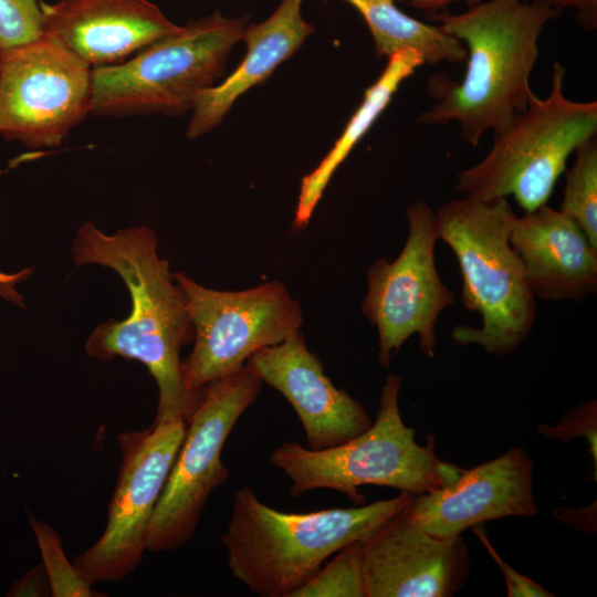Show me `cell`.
I'll list each match as a JSON object with an SVG mask.
<instances>
[{
	"label": "cell",
	"instance_id": "22",
	"mask_svg": "<svg viewBox=\"0 0 597 597\" xmlns=\"http://www.w3.org/2000/svg\"><path fill=\"white\" fill-rule=\"evenodd\" d=\"M292 597H366L359 541L335 553Z\"/></svg>",
	"mask_w": 597,
	"mask_h": 597
},
{
	"label": "cell",
	"instance_id": "16",
	"mask_svg": "<svg viewBox=\"0 0 597 597\" xmlns=\"http://www.w3.org/2000/svg\"><path fill=\"white\" fill-rule=\"evenodd\" d=\"M40 4L44 33L91 66L115 64L180 29L148 0H60Z\"/></svg>",
	"mask_w": 597,
	"mask_h": 597
},
{
	"label": "cell",
	"instance_id": "23",
	"mask_svg": "<svg viewBox=\"0 0 597 597\" xmlns=\"http://www.w3.org/2000/svg\"><path fill=\"white\" fill-rule=\"evenodd\" d=\"M42 561L45 568L51 596L53 597H102L105 596L92 588L81 577L72 563L66 558L60 535L50 525L30 516Z\"/></svg>",
	"mask_w": 597,
	"mask_h": 597
},
{
	"label": "cell",
	"instance_id": "14",
	"mask_svg": "<svg viewBox=\"0 0 597 597\" xmlns=\"http://www.w3.org/2000/svg\"><path fill=\"white\" fill-rule=\"evenodd\" d=\"M533 461L515 447L462 473L451 483L413 495L407 512L439 538H453L483 522L506 516H534Z\"/></svg>",
	"mask_w": 597,
	"mask_h": 597
},
{
	"label": "cell",
	"instance_id": "10",
	"mask_svg": "<svg viewBox=\"0 0 597 597\" xmlns=\"http://www.w3.org/2000/svg\"><path fill=\"white\" fill-rule=\"evenodd\" d=\"M92 66L43 34L0 51V134L30 148L54 147L91 114Z\"/></svg>",
	"mask_w": 597,
	"mask_h": 597
},
{
	"label": "cell",
	"instance_id": "6",
	"mask_svg": "<svg viewBox=\"0 0 597 597\" xmlns=\"http://www.w3.org/2000/svg\"><path fill=\"white\" fill-rule=\"evenodd\" d=\"M566 67L553 64L549 94L534 95L478 164L460 170L454 189L465 197L492 200L512 196L525 212L549 200L567 160L597 134V102H576L563 93Z\"/></svg>",
	"mask_w": 597,
	"mask_h": 597
},
{
	"label": "cell",
	"instance_id": "28",
	"mask_svg": "<svg viewBox=\"0 0 597 597\" xmlns=\"http://www.w3.org/2000/svg\"><path fill=\"white\" fill-rule=\"evenodd\" d=\"M557 10L564 8L574 9L575 19L585 31H594L597 28V0H548Z\"/></svg>",
	"mask_w": 597,
	"mask_h": 597
},
{
	"label": "cell",
	"instance_id": "1",
	"mask_svg": "<svg viewBox=\"0 0 597 597\" xmlns=\"http://www.w3.org/2000/svg\"><path fill=\"white\" fill-rule=\"evenodd\" d=\"M72 253L75 265L100 264L115 271L132 300L126 318L108 320L92 332L86 353L103 362L121 356L143 363L158 387L154 421L187 423L200 391L185 385L180 350L193 341L195 331L185 294L167 260L158 256L154 231L132 227L106 234L86 222L76 231Z\"/></svg>",
	"mask_w": 597,
	"mask_h": 597
},
{
	"label": "cell",
	"instance_id": "18",
	"mask_svg": "<svg viewBox=\"0 0 597 597\" xmlns=\"http://www.w3.org/2000/svg\"><path fill=\"white\" fill-rule=\"evenodd\" d=\"M303 1L282 0L266 20L247 27L242 36L245 56L223 82L197 95L187 137L196 138L216 127L238 97L270 76L314 32L302 17Z\"/></svg>",
	"mask_w": 597,
	"mask_h": 597
},
{
	"label": "cell",
	"instance_id": "13",
	"mask_svg": "<svg viewBox=\"0 0 597 597\" xmlns=\"http://www.w3.org/2000/svg\"><path fill=\"white\" fill-rule=\"evenodd\" d=\"M406 509L359 541L366 597L454 596L470 574L467 543L433 536Z\"/></svg>",
	"mask_w": 597,
	"mask_h": 597
},
{
	"label": "cell",
	"instance_id": "25",
	"mask_svg": "<svg viewBox=\"0 0 597 597\" xmlns=\"http://www.w3.org/2000/svg\"><path fill=\"white\" fill-rule=\"evenodd\" d=\"M537 432L553 440L568 442L578 437H585L597 468V405L596 400H588L568 410L555 426L541 425Z\"/></svg>",
	"mask_w": 597,
	"mask_h": 597
},
{
	"label": "cell",
	"instance_id": "9",
	"mask_svg": "<svg viewBox=\"0 0 597 597\" xmlns=\"http://www.w3.org/2000/svg\"><path fill=\"white\" fill-rule=\"evenodd\" d=\"M182 290L193 325V348L182 362L188 390L242 370L255 352L284 342L303 323L298 301L280 281L243 291L205 287L181 272Z\"/></svg>",
	"mask_w": 597,
	"mask_h": 597
},
{
	"label": "cell",
	"instance_id": "17",
	"mask_svg": "<svg viewBox=\"0 0 597 597\" xmlns=\"http://www.w3.org/2000/svg\"><path fill=\"white\" fill-rule=\"evenodd\" d=\"M510 243L535 298L583 301L597 290V248L569 217L544 205L515 217Z\"/></svg>",
	"mask_w": 597,
	"mask_h": 597
},
{
	"label": "cell",
	"instance_id": "5",
	"mask_svg": "<svg viewBox=\"0 0 597 597\" xmlns=\"http://www.w3.org/2000/svg\"><path fill=\"white\" fill-rule=\"evenodd\" d=\"M401 377L388 374L379 398L375 422L359 436L323 450H311L295 441L284 442L269 462L292 481V498L329 489L364 504L359 486H388L417 495L453 482L463 469L441 461L434 452V437L426 446L415 439L399 411Z\"/></svg>",
	"mask_w": 597,
	"mask_h": 597
},
{
	"label": "cell",
	"instance_id": "27",
	"mask_svg": "<svg viewBox=\"0 0 597 597\" xmlns=\"http://www.w3.org/2000/svg\"><path fill=\"white\" fill-rule=\"evenodd\" d=\"M51 596L49 578L43 564L38 565L15 582L8 596Z\"/></svg>",
	"mask_w": 597,
	"mask_h": 597
},
{
	"label": "cell",
	"instance_id": "30",
	"mask_svg": "<svg viewBox=\"0 0 597 597\" xmlns=\"http://www.w3.org/2000/svg\"><path fill=\"white\" fill-rule=\"evenodd\" d=\"M596 505L594 503L593 505L588 506L587 509H580V510H569V509H557L555 511V516L561 520L564 523L572 524L573 526L577 527L578 530L583 532H589L594 533L596 531V517L593 519V516H596V510L594 512L591 509Z\"/></svg>",
	"mask_w": 597,
	"mask_h": 597
},
{
	"label": "cell",
	"instance_id": "15",
	"mask_svg": "<svg viewBox=\"0 0 597 597\" xmlns=\"http://www.w3.org/2000/svg\"><path fill=\"white\" fill-rule=\"evenodd\" d=\"M244 368L290 402L311 450L344 443L373 423L356 399L333 385L320 358L307 348L301 331L277 345L255 352Z\"/></svg>",
	"mask_w": 597,
	"mask_h": 597
},
{
	"label": "cell",
	"instance_id": "19",
	"mask_svg": "<svg viewBox=\"0 0 597 597\" xmlns=\"http://www.w3.org/2000/svg\"><path fill=\"white\" fill-rule=\"evenodd\" d=\"M425 64L422 55L411 49L401 50L388 59L387 66L364 95L342 135L320 165L306 175L301 185L293 227L307 226L323 191L338 166L390 103L400 84Z\"/></svg>",
	"mask_w": 597,
	"mask_h": 597
},
{
	"label": "cell",
	"instance_id": "8",
	"mask_svg": "<svg viewBox=\"0 0 597 597\" xmlns=\"http://www.w3.org/2000/svg\"><path fill=\"white\" fill-rule=\"evenodd\" d=\"M261 389L262 381L245 368L201 388L156 504L147 551H175L191 540L208 498L229 478L221 461L224 442Z\"/></svg>",
	"mask_w": 597,
	"mask_h": 597
},
{
	"label": "cell",
	"instance_id": "26",
	"mask_svg": "<svg viewBox=\"0 0 597 597\" xmlns=\"http://www.w3.org/2000/svg\"><path fill=\"white\" fill-rule=\"evenodd\" d=\"M472 532L481 540L492 559L499 565L506 582L507 596L510 597H553L554 594L531 578L512 568L495 551L490 543L482 525L471 527Z\"/></svg>",
	"mask_w": 597,
	"mask_h": 597
},
{
	"label": "cell",
	"instance_id": "21",
	"mask_svg": "<svg viewBox=\"0 0 597 597\" xmlns=\"http://www.w3.org/2000/svg\"><path fill=\"white\" fill-rule=\"evenodd\" d=\"M566 171L559 211L573 219L597 248V139L580 145Z\"/></svg>",
	"mask_w": 597,
	"mask_h": 597
},
{
	"label": "cell",
	"instance_id": "11",
	"mask_svg": "<svg viewBox=\"0 0 597 597\" xmlns=\"http://www.w3.org/2000/svg\"><path fill=\"white\" fill-rule=\"evenodd\" d=\"M186 422L154 421L140 431L118 434L122 463L104 533L72 564L91 585L117 582L139 565L150 521L181 446Z\"/></svg>",
	"mask_w": 597,
	"mask_h": 597
},
{
	"label": "cell",
	"instance_id": "24",
	"mask_svg": "<svg viewBox=\"0 0 597 597\" xmlns=\"http://www.w3.org/2000/svg\"><path fill=\"white\" fill-rule=\"evenodd\" d=\"M44 17L38 0H0V51L40 39Z\"/></svg>",
	"mask_w": 597,
	"mask_h": 597
},
{
	"label": "cell",
	"instance_id": "2",
	"mask_svg": "<svg viewBox=\"0 0 597 597\" xmlns=\"http://www.w3.org/2000/svg\"><path fill=\"white\" fill-rule=\"evenodd\" d=\"M559 12L548 0H489L459 14L429 13L464 44L467 67L460 82L431 77L429 91L437 103L418 123L454 122L461 139L473 147L486 132L507 126L535 95L530 77L538 59V39Z\"/></svg>",
	"mask_w": 597,
	"mask_h": 597
},
{
	"label": "cell",
	"instance_id": "4",
	"mask_svg": "<svg viewBox=\"0 0 597 597\" xmlns=\"http://www.w3.org/2000/svg\"><path fill=\"white\" fill-rule=\"evenodd\" d=\"M439 240L454 253L462 275V303L482 316L475 328L458 325V345H479L493 355L514 353L530 336L535 296L510 243L516 217L507 198L470 197L443 203L436 212Z\"/></svg>",
	"mask_w": 597,
	"mask_h": 597
},
{
	"label": "cell",
	"instance_id": "29",
	"mask_svg": "<svg viewBox=\"0 0 597 597\" xmlns=\"http://www.w3.org/2000/svg\"><path fill=\"white\" fill-rule=\"evenodd\" d=\"M32 268H25L15 273L0 272V298L15 306L24 307L23 296L17 291V285L28 280Z\"/></svg>",
	"mask_w": 597,
	"mask_h": 597
},
{
	"label": "cell",
	"instance_id": "20",
	"mask_svg": "<svg viewBox=\"0 0 597 597\" xmlns=\"http://www.w3.org/2000/svg\"><path fill=\"white\" fill-rule=\"evenodd\" d=\"M364 18L371 33L375 54L388 59L401 50H416L425 63H459L465 60L464 44L439 25L421 22L401 11L395 0H345Z\"/></svg>",
	"mask_w": 597,
	"mask_h": 597
},
{
	"label": "cell",
	"instance_id": "7",
	"mask_svg": "<svg viewBox=\"0 0 597 597\" xmlns=\"http://www.w3.org/2000/svg\"><path fill=\"white\" fill-rule=\"evenodd\" d=\"M248 17L220 12L189 21L121 64L92 67L91 114L179 115L221 75Z\"/></svg>",
	"mask_w": 597,
	"mask_h": 597
},
{
	"label": "cell",
	"instance_id": "31",
	"mask_svg": "<svg viewBox=\"0 0 597 597\" xmlns=\"http://www.w3.org/2000/svg\"><path fill=\"white\" fill-rule=\"evenodd\" d=\"M397 1H404L408 2L410 6L418 8L420 10L427 11L429 13L439 12L440 10H443L446 7L458 2V1H464L469 4V7H473L482 0H397Z\"/></svg>",
	"mask_w": 597,
	"mask_h": 597
},
{
	"label": "cell",
	"instance_id": "3",
	"mask_svg": "<svg viewBox=\"0 0 597 597\" xmlns=\"http://www.w3.org/2000/svg\"><path fill=\"white\" fill-rule=\"evenodd\" d=\"M413 495L355 507L282 512L239 489L221 536L233 577L261 597H292L344 546L362 541L406 509Z\"/></svg>",
	"mask_w": 597,
	"mask_h": 597
},
{
	"label": "cell",
	"instance_id": "12",
	"mask_svg": "<svg viewBox=\"0 0 597 597\" xmlns=\"http://www.w3.org/2000/svg\"><path fill=\"white\" fill-rule=\"evenodd\" d=\"M408 237L392 262L378 259L367 271L368 289L362 312L378 332V363L389 368L391 356L418 335L423 355L437 348L436 324L454 294L439 276L434 248L439 240L436 212L425 201L406 210Z\"/></svg>",
	"mask_w": 597,
	"mask_h": 597
}]
</instances>
